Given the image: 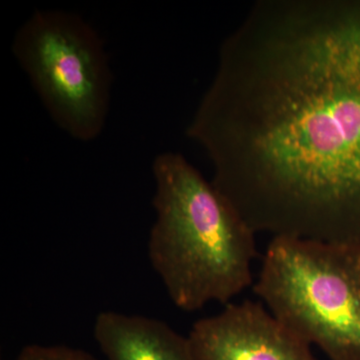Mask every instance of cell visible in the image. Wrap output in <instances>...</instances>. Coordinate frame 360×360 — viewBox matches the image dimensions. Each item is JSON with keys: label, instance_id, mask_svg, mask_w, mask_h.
I'll list each match as a JSON object with an SVG mask.
<instances>
[{"label": "cell", "instance_id": "1", "mask_svg": "<svg viewBox=\"0 0 360 360\" xmlns=\"http://www.w3.org/2000/svg\"><path fill=\"white\" fill-rule=\"evenodd\" d=\"M252 231L360 241V0H260L187 127Z\"/></svg>", "mask_w": 360, "mask_h": 360}, {"label": "cell", "instance_id": "2", "mask_svg": "<svg viewBox=\"0 0 360 360\" xmlns=\"http://www.w3.org/2000/svg\"><path fill=\"white\" fill-rule=\"evenodd\" d=\"M155 221L148 257L179 309L229 304L252 283L255 232L184 155L153 160Z\"/></svg>", "mask_w": 360, "mask_h": 360}, {"label": "cell", "instance_id": "3", "mask_svg": "<svg viewBox=\"0 0 360 360\" xmlns=\"http://www.w3.org/2000/svg\"><path fill=\"white\" fill-rule=\"evenodd\" d=\"M255 291L329 359L360 360V241L274 236Z\"/></svg>", "mask_w": 360, "mask_h": 360}, {"label": "cell", "instance_id": "4", "mask_svg": "<svg viewBox=\"0 0 360 360\" xmlns=\"http://www.w3.org/2000/svg\"><path fill=\"white\" fill-rule=\"evenodd\" d=\"M13 52L53 122L78 141L105 127L112 75L103 39L77 13L44 9L15 33Z\"/></svg>", "mask_w": 360, "mask_h": 360}, {"label": "cell", "instance_id": "5", "mask_svg": "<svg viewBox=\"0 0 360 360\" xmlns=\"http://www.w3.org/2000/svg\"><path fill=\"white\" fill-rule=\"evenodd\" d=\"M188 340L195 360H317L311 345L251 300L196 321Z\"/></svg>", "mask_w": 360, "mask_h": 360}, {"label": "cell", "instance_id": "6", "mask_svg": "<svg viewBox=\"0 0 360 360\" xmlns=\"http://www.w3.org/2000/svg\"><path fill=\"white\" fill-rule=\"evenodd\" d=\"M94 335L108 360H195L188 336L151 317L103 311Z\"/></svg>", "mask_w": 360, "mask_h": 360}, {"label": "cell", "instance_id": "7", "mask_svg": "<svg viewBox=\"0 0 360 360\" xmlns=\"http://www.w3.org/2000/svg\"><path fill=\"white\" fill-rule=\"evenodd\" d=\"M14 360H98L85 350L66 345H26Z\"/></svg>", "mask_w": 360, "mask_h": 360}]
</instances>
